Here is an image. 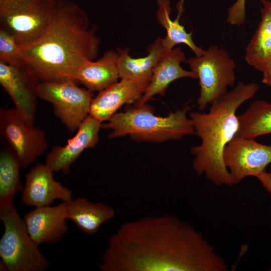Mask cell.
<instances>
[{"label": "cell", "instance_id": "ac0fdd59", "mask_svg": "<svg viewBox=\"0 0 271 271\" xmlns=\"http://www.w3.org/2000/svg\"><path fill=\"white\" fill-rule=\"evenodd\" d=\"M68 219L71 220L83 233L93 235L100 226L112 218L114 209L103 203H92L84 197L66 202Z\"/></svg>", "mask_w": 271, "mask_h": 271}, {"label": "cell", "instance_id": "d6986e66", "mask_svg": "<svg viewBox=\"0 0 271 271\" xmlns=\"http://www.w3.org/2000/svg\"><path fill=\"white\" fill-rule=\"evenodd\" d=\"M117 68L120 79H129L149 83L153 70L164 51L162 38H157L147 48L148 55L132 58L127 48H117Z\"/></svg>", "mask_w": 271, "mask_h": 271}, {"label": "cell", "instance_id": "cb8c5ba5", "mask_svg": "<svg viewBox=\"0 0 271 271\" xmlns=\"http://www.w3.org/2000/svg\"><path fill=\"white\" fill-rule=\"evenodd\" d=\"M0 62L12 65H24L20 46L14 37L2 27L0 29Z\"/></svg>", "mask_w": 271, "mask_h": 271}, {"label": "cell", "instance_id": "277c9868", "mask_svg": "<svg viewBox=\"0 0 271 271\" xmlns=\"http://www.w3.org/2000/svg\"><path fill=\"white\" fill-rule=\"evenodd\" d=\"M189 105L170 112L166 116L154 114L147 103L134 105L123 112H116L101 128L111 130L110 139L128 136L137 142L162 143L179 140L185 136L196 135L191 119L187 116Z\"/></svg>", "mask_w": 271, "mask_h": 271}, {"label": "cell", "instance_id": "4316f807", "mask_svg": "<svg viewBox=\"0 0 271 271\" xmlns=\"http://www.w3.org/2000/svg\"><path fill=\"white\" fill-rule=\"evenodd\" d=\"M262 73L263 83L271 87V60Z\"/></svg>", "mask_w": 271, "mask_h": 271}, {"label": "cell", "instance_id": "ba28073f", "mask_svg": "<svg viewBox=\"0 0 271 271\" xmlns=\"http://www.w3.org/2000/svg\"><path fill=\"white\" fill-rule=\"evenodd\" d=\"M37 93L52 105L55 115L71 132H76L89 115L92 92L79 87L73 79L40 82Z\"/></svg>", "mask_w": 271, "mask_h": 271}, {"label": "cell", "instance_id": "9c48e42d", "mask_svg": "<svg viewBox=\"0 0 271 271\" xmlns=\"http://www.w3.org/2000/svg\"><path fill=\"white\" fill-rule=\"evenodd\" d=\"M0 133L22 168L34 163L48 147L45 132L29 125L15 108H1Z\"/></svg>", "mask_w": 271, "mask_h": 271}, {"label": "cell", "instance_id": "7402d4cb", "mask_svg": "<svg viewBox=\"0 0 271 271\" xmlns=\"http://www.w3.org/2000/svg\"><path fill=\"white\" fill-rule=\"evenodd\" d=\"M237 117L239 127L234 138L255 139L271 133L270 102L255 100Z\"/></svg>", "mask_w": 271, "mask_h": 271}, {"label": "cell", "instance_id": "603a6c76", "mask_svg": "<svg viewBox=\"0 0 271 271\" xmlns=\"http://www.w3.org/2000/svg\"><path fill=\"white\" fill-rule=\"evenodd\" d=\"M20 163L10 149H3L0 153V208L14 204L16 194L22 191L20 180Z\"/></svg>", "mask_w": 271, "mask_h": 271}, {"label": "cell", "instance_id": "83f0119b", "mask_svg": "<svg viewBox=\"0 0 271 271\" xmlns=\"http://www.w3.org/2000/svg\"><path fill=\"white\" fill-rule=\"evenodd\" d=\"M52 1H54V0H52Z\"/></svg>", "mask_w": 271, "mask_h": 271}, {"label": "cell", "instance_id": "44dd1931", "mask_svg": "<svg viewBox=\"0 0 271 271\" xmlns=\"http://www.w3.org/2000/svg\"><path fill=\"white\" fill-rule=\"evenodd\" d=\"M261 19L245 52L246 63L262 72L271 60V1L260 0Z\"/></svg>", "mask_w": 271, "mask_h": 271}, {"label": "cell", "instance_id": "484cf974", "mask_svg": "<svg viewBox=\"0 0 271 271\" xmlns=\"http://www.w3.org/2000/svg\"><path fill=\"white\" fill-rule=\"evenodd\" d=\"M259 180L265 190L271 194V171L263 172L255 176Z\"/></svg>", "mask_w": 271, "mask_h": 271}, {"label": "cell", "instance_id": "e0dca14e", "mask_svg": "<svg viewBox=\"0 0 271 271\" xmlns=\"http://www.w3.org/2000/svg\"><path fill=\"white\" fill-rule=\"evenodd\" d=\"M118 53L110 50L97 61H87L79 68L74 80L88 90L101 91L118 81Z\"/></svg>", "mask_w": 271, "mask_h": 271}, {"label": "cell", "instance_id": "4fadbf2b", "mask_svg": "<svg viewBox=\"0 0 271 271\" xmlns=\"http://www.w3.org/2000/svg\"><path fill=\"white\" fill-rule=\"evenodd\" d=\"M53 172L45 164L38 163L25 175L21 201L26 206H49L56 199L68 202L72 192L54 179Z\"/></svg>", "mask_w": 271, "mask_h": 271}, {"label": "cell", "instance_id": "5b68a950", "mask_svg": "<svg viewBox=\"0 0 271 271\" xmlns=\"http://www.w3.org/2000/svg\"><path fill=\"white\" fill-rule=\"evenodd\" d=\"M5 230L0 239L1 262L9 271H44L49 261L27 229L14 205L0 208Z\"/></svg>", "mask_w": 271, "mask_h": 271}, {"label": "cell", "instance_id": "ffe728a7", "mask_svg": "<svg viewBox=\"0 0 271 271\" xmlns=\"http://www.w3.org/2000/svg\"><path fill=\"white\" fill-rule=\"evenodd\" d=\"M158 9L157 19L159 24L166 31V36L162 38L164 50H171L180 44L187 45L194 52L196 56L202 55L205 50L197 46L193 40L192 32H186L184 27L180 24V19L184 12V0H179L177 4V15L172 20L170 18L172 12L170 0H156Z\"/></svg>", "mask_w": 271, "mask_h": 271}, {"label": "cell", "instance_id": "9a60e30c", "mask_svg": "<svg viewBox=\"0 0 271 271\" xmlns=\"http://www.w3.org/2000/svg\"><path fill=\"white\" fill-rule=\"evenodd\" d=\"M149 83L121 79L99 92L93 98L89 115L101 123L107 121L125 104L135 103L146 91Z\"/></svg>", "mask_w": 271, "mask_h": 271}, {"label": "cell", "instance_id": "3957f363", "mask_svg": "<svg viewBox=\"0 0 271 271\" xmlns=\"http://www.w3.org/2000/svg\"><path fill=\"white\" fill-rule=\"evenodd\" d=\"M258 89L254 82H238L231 90L211 104L208 112L189 114L196 135L201 140L199 145L190 148L192 168L198 175H204L216 186L234 185L224 163L223 151L238 129L237 109L253 98Z\"/></svg>", "mask_w": 271, "mask_h": 271}, {"label": "cell", "instance_id": "30bf717a", "mask_svg": "<svg viewBox=\"0 0 271 271\" xmlns=\"http://www.w3.org/2000/svg\"><path fill=\"white\" fill-rule=\"evenodd\" d=\"M223 159L233 185L263 172L271 163V146L254 139L234 138L225 147Z\"/></svg>", "mask_w": 271, "mask_h": 271}, {"label": "cell", "instance_id": "d4e9b609", "mask_svg": "<svg viewBox=\"0 0 271 271\" xmlns=\"http://www.w3.org/2000/svg\"><path fill=\"white\" fill-rule=\"evenodd\" d=\"M246 0H236L227 10V22L233 26H240L246 20L245 3Z\"/></svg>", "mask_w": 271, "mask_h": 271}, {"label": "cell", "instance_id": "7a4b0ae2", "mask_svg": "<svg viewBox=\"0 0 271 271\" xmlns=\"http://www.w3.org/2000/svg\"><path fill=\"white\" fill-rule=\"evenodd\" d=\"M97 27L77 4L54 0L46 29L36 41L20 47L24 65L40 82L74 80L81 66L99 51Z\"/></svg>", "mask_w": 271, "mask_h": 271}, {"label": "cell", "instance_id": "7c38bea8", "mask_svg": "<svg viewBox=\"0 0 271 271\" xmlns=\"http://www.w3.org/2000/svg\"><path fill=\"white\" fill-rule=\"evenodd\" d=\"M100 121L89 115L64 146L57 145L48 153L45 164L53 172L69 173L70 167L86 149L94 148L99 140Z\"/></svg>", "mask_w": 271, "mask_h": 271}, {"label": "cell", "instance_id": "8fae6325", "mask_svg": "<svg viewBox=\"0 0 271 271\" xmlns=\"http://www.w3.org/2000/svg\"><path fill=\"white\" fill-rule=\"evenodd\" d=\"M40 82L24 65L0 62V84L12 100L15 109L30 126L35 125Z\"/></svg>", "mask_w": 271, "mask_h": 271}, {"label": "cell", "instance_id": "5bb4252c", "mask_svg": "<svg viewBox=\"0 0 271 271\" xmlns=\"http://www.w3.org/2000/svg\"><path fill=\"white\" fill-rule=\"evenodd\" d=\"M23 219L29 235L39 245L59 241L68 229L65 201L54 206L36 207L26 213Z\"/></svg>", "mask_w": 271, "mask_h": 271}, {"label": "cell", "instance_id": "8992f818", "mask_svg": "<svg viewBox=\"0 0 271 271\" xmlns=\"http://www.w3.org/2000/svg\"><path fill=\"white\" fill-rule=\"evenodd\" d=\"M186 63L199 80L200 93L196 101L198 109L204 110L234 87L236 64L228 52L211 45L201 56L191 57Z\"/></svg>", "mask_w": 271, "mask_h": 271}, {"label": "cell", "instance_id": "2e32d148", "mask_svg": "<svg viewBox=\"0 0 271 271\" xmlns=\"http://www.w3.org/2000/svg\"><path fill=\"white\" fill-rule=\"evenodd\" d=\"M185 60V54L181 47L164 50L153 70L146 91L134 105H140L146 103L157 94L164 95L169 85L176 80L185 77L197 78L194 72L182 68L181 64Z\"/></svg>", "mask_w": 271, "mask_h": 271}, {"label": "cell", "instance_id": "6da1fadb", "mask_svg": "<svg viewBox=\"0 0 271 271\" xmlns=\"http://www.w3.org/2000/svg\"><path fill=\"white\" fill-rule=\"evenodd\" d=\"M101 271H227L226 260L188 222L168 214L127 221L110 237Z\"/></svg>", "mask_w": 271, "mask_h": 271}, {"label": "cell", "instance_id": "52a82bcc", "mask_svg": "<svg viewBox=\"0 0 271 271\" xmlns=\"http://www.w3.org/2000/svg\"><path fill=\"white\" fill-rule=\"evenodd\" d=\"M52 0H0L1 27L15 38L20 47L39 39L51 20Z\"/></svg>", "mask_w": 271, "mask_h": 271}]
</instances>
